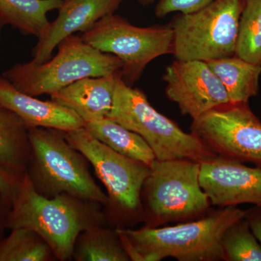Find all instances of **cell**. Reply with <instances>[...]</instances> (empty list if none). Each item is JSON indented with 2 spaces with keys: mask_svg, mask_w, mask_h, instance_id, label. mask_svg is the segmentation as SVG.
<instances>
[{
  "mask_svg": "<svg viewBox=\"0 0 261 261\" xmlns=\"http://www.w3.org/2000/svg\"><path fill=\"white\" fill-rule=\"evenodd\" d=\"M23 176L15 175L0 166V194L11 204L18 192Z\"/></svg>",
  "mask_w": 261,
  "mask_h": 261,
  "instance_id": "d4e9b609",
  "label": "cell"
},
{
  "mask_svg": "<svg viewBox=\"0 0 261 261\" xmlns=\"http://www.w3.org/2000/svg\"><path fill=\"white\" fill-rule=\"evenodd\" d=\"M162 80L166 97L177 105L181 115L192 120L231 102L221 81L206 62L175 59L166 67Z\"/></svg>",
  "mask_w": 261,
  "mask_h": 261,
  "instance_id": "8fae6325",
  "label": "cell"
},
{
  "mask_svg": "<svg viewBox=\"0 0 261 261\" xmlns=\"http://www.w3.org/2000/svg\"><path fill=\"white\" fill-rule=\"evenodd\" d=\"M29 138L36 181L46 192L104 205L109 202L91 176L84 156L68 143L64 135L53 128H32Z\"/></svg>",
  "mask_w": 261,
  "mask_h": 261,
  "instance_id": "52a82bcc",
  "label": "cell"
},
{
  "mask_svg": "<svg viewBox=\"0 0 261 261\" xmlns=\"http://www.w3.org/2000/svg\"><path fill=\"white\" fill-rule=\"evenodd\" d=\"M63 0H0V20L23 34L37 38L49 27L47 13L58 10Z\"/></svg>",
  "mask_w": 261,
  "mask_h": 261,
  "instance_id": "d6986e66",
  "label": "cell"
},
{
  "mask_svg": "<svg viewBox=\"0 0 261 261\" xmlns=\"http://www.w3.org/2000/svg\"><path fill=\"white\" fill-rule=\"evenodd\" d=\"M238 206L209 211L199 219L173 226L116 229L130 260H224L223 235L233 223L245 217Z\"/></svg>",
  "mask_w": 261,
  "mask_h": 261,
  "instance_id": "6da1fadb",
  "label": "cell"
},
{
  "mask_svg": "<svg viewBox=\"0 0 261 261\" xmlns=\"http://www.w3.org/2000/svg\"><path fill=\"white\" fill-rule=\"evenodd\" d=\"M245 218L248 221L252 233L261 245V207L254 206L246 211Z\"/></svg>",
  "mask_w": 261,
  "mask_h": 261,
  "instance_id": "484cf974",
  "label": "cell"
},
{
  "mask_svg": "<svg viewBox=\"0 0 261 261\" xmlns=\"http://www.w3.org/2000/svg\"><path fill=\"white\" fill-rule=\"evenodd\" d=\"M76 258L82 261L130 260L116 231L92 228L84 233L77 249Z\"/></svg>",
  "mask_w": 261,
  "mask_h": 261,
  "instance_id": "7402d4cb",
  "label": "cell"
},
{
  "mask_svg": "<svg viewBox=\"0 0 261 261\" xmlns=\"http://www.w3.org/2000/svg\"><path fill=\"white\" fill-rule=\"evenodd\" d=\"M81 37L96 49L118 57L123 63L120 76L132 87L149 63L173 53V31L169 24L135 27L115 13L98 20Z\"/></svg>",
  "mask_w": 261,
  "mask_h": 261,
  "instance_id": "ba28073f",
  "label": "cell"
},
{
  "mask_svg": "<svg viewBox=\"0 0 261 261\" xmlns=\"http://www.w3.org/2000/svg\"><path fill=\"white\" fill-rule=\"evenodd\" d=\"M200 171V163L192 160L152 163L142 190L152 219L149 227L192 221L211 210L210 200L201 187Z\"/></svg>",
  "mask_w": 261,
  "mask_h": 261,
  "instance_id": "5b68a950",
  "label": "cell"
},
{
  "mask_svg": "<svg viewBox=\"0 0 261 261\" xmlns=\"http://www.w3.org/2000/svg\"><path fill=\"white\" fill-rule=\"evenodd\" d=\"M214 0H158L154 15L164 18L172 13L190 14L205 8Z\"/></svg>",
  "mask_w": 261,
  "mask_h": 261,
  "instance_id": "cb8c5ba5",
  "label": "cell"
},
{
  "mask_svg": "<svg viewBox=\"0 0 261 261\" xmlns=\"http://www.w3.org/2000/svg\"><path fill=\"white\" fill-rule=\"evenodd\" d=\"M243 0H214L190 14L178 13L173 31L175 59L207 62L235 56Z\"/></svg>",
  "mask_w": 261,
  "mask_h": 261,
  "instance_id": "8992f818",
  "label": "cell"
},
{
  "mask_svg": "<svg viewBox=\"0 0 261 261\" xmlns=\"http://www.w3.org/2000/svg\"><path fill=\"white\" fill-rule=\"evenodd\" d=\"M7 204H11V202L0 194V231L3 228H8L7 224H8V216L10 211L8 212L5 211V205Z\"/></svg>",
  "mask_w": 261,
  "mask_h": 261,
  "instance_id": "4316f807",
  "label": "cell"
},
{
  "mask_svg": "<svg viewBox=\"0 0 261 261\" xmlns=\"http://www.w3.org/2000/svg\"><path fill=\"white\" fill-rule=\"evenodd\" d=\"M51 250L37 233L28 228L12 229L0 240V261L47 260Z\"/></svg>",
  "mask_w": 261,
  "mask_h": 261,
  "instance_id": "44dd1931",
  "label": "cell"
},
{
  "mask_svg": "<svg viewBox=\"0 0 261 261\" xmlns=\"http://www.w3.org/2000/svg\"><path fill=\"white\" fill-rule=\"evenodd\" d=\"M235 56L261 65V0H243Z\"/></svg>",
  "mask_w": 261,
  "mask_h": 261,
  "instance_id": "ffe728a7",
  "label": "cell"
},
{
  "mask_svg": "<svg viewBox=\"0 0 261 261\" xmlns=\"http://www.w3.org/2000/svg\"><path fill=\"white\" fill-rule=\"evenodd\" d=\"M108 118L140 135L158 161L188 159L201 163L216 155L195 135L159 112L142 91L121 80L120 73Z\"/></svg>",
  "mask_w": 261,
  "mask_h": 261,
  "instance_id": "277c9868",
  "label": "cell"
},
{
  "mask_svg": "<svg viewBox=\"0 0 261 261\" xmlns=\"http://www.w3.org/2000/svg\"><path fill=\"white\" fill-rule=\"evenodd\" d=\"M123 0H63L54 21L38 38L32 50V61H49L53 51L65 38L89 30L106 15L113 14Z\"/></svg>",
  "mask_w": 261,
  "mask_h": 261,
  "instance_id": "4fadbf2b",
  "label": "cell"
},
{
  "mask_svg": "<svg viewBox=\"0 0 261 261\" xmlns=\"http://www.w3.org/2000/svg\"><path fill=\"white\" fill-rule=\"evenodd\" d=\"M221 81L231 103H249L259 92L261 65L237 56L206 62Z\"/></svg>",
  "mask_w": 261,
  "mask_h": 261,
  "instance_id": "2e32d148",
  "label": "cell"
},
{
  "mask_svg": "<svg viewBox=\"0 0 261 261\" xmlns=\"http://www.w3.org/2000/svg\"><path fill=\"white\" fill-rule=\"evenodd\" d=\"M54 58L43 63H18L3 76L20 91L36 97L61 90L76 81L121 71L123 63L118 57L96 49L81 37L71 35L58 46Z\"/></svg>",
  "mask_w": 261,
  "mask_h": 261,
  "instance_id": "7a4b0ae2",
  "label": "cell"
},
{
  "mask_svg": "<svg viewBox=\"0 0 261 261\" xmlns=\"http://www.w3.org/2000/svg\"><path fill=\"white\" fill-rule=\"evenodd\" d=\"M200 183L211 205L261 207V167L215 155L200 163Z\"/></svg>",
  "mask_w": 261,
  "mask_h": 261,
  "instance_id": "7c38bea8",
  "label": "cell"
},
{
  "mask_svg": "<svg viewBox=\"0 0 261 261\" xmlns=\"http://www.w3.org/2000/svg\"><path fill=\"white\" fill-rule=\"evenodd\" d=\"M85 128L110 148L150 166L155 161L153 151L138 134L109 118L85 123Z\"/></svg>",
  "mask_w": 261,
  "mask_h": 261,
  "instance_id": "ac0fdd59",
  "label": "cell"
},
{
  "mask_svg": "<svg viewBox=\"0 0 261 261\" xmlns=\"http://www.w3.org/2000/svg\"><path fill=\"white\" fill-rule=\"evenodd\" d=\"M226 261H261V245L253 234L246 218L238 220L223 235Z\"/></svg>",
  "mask_w": 261,
  "mask_h": 261,
  "instance_id": "603a6c76",
  "label": "cell"
},
{
  "mask_svg": "<svg viewBox=\"0 0 261 261\" xmlns=\"http://www.w3.org/2000/svg\"><path fill=\"white\" fill-rule=\"evenodd\" d=\"M155 1L156 0H137L139 4L144 7L149 6V5L153 4Z\"/></svg>",
  "mask_w": 261,
  "mask_h": 261,
  "instance_id": "83f0119b",
  "label": "cell"
},
{
  "mask_svg": "<svg viewBox=\"0 0 261 261\" xmlns=\"http://www.w3.org/2000/svg\"><path fill=\"white\" fill-rule=\"evenodd\" d=\"M119 73L76 81L50 94L51 100L74 111L85 123L107 118Z\"/></svg>",
  "mask_w": 261,
  "mask_h": 261,
  "instance_id": "9a60e30c",
  "label": "cell"
},
{
  "mask_svg": "<svg viewBox=\"0 0 261 261\" xmlns=\"http://www.w3.org/2000/svg\"><path fill=\"white\" fill-rule=\"evenodd\" d=\"M191 133L213 153L261 167V121L249 103H227L192 120Z\"/></svg>",
  "mask_w": 261,
  "mask_h": 261,
  "instance_id": "9c48e42d",
  "label": "cell"
},
{
  "mask_svg": "<svg viewBox=\"0 0 261 261\" xmlns=\"http://www.w3.org/2000/svg\"><path fill=\"white\" fill-rule=\"evenodd\" d=\"M0 106L16 113L29 129L47 128L67 132L85 126L74 111L54 101H42L23 93L3 76H0Z\"/></svg>",
  "mask_w": 261,
  "mask_h": 261,
  "instance_id": "5bb4252c",
  "label": "cell"
},
{
  "mask_svg": "<svg viewBox=\"0 0 261 261\" xmlns=\"http://www.w3.org/2000/svg\"><path fill=\"white\" fill-rule=\"evenodd\" d=\"M3 25H5L4 24L2 23L1 20H0V37H1L2 29H3Z\"/></svg>",
  "mask_w": 261,
  "mask_h": 261,
  "instance_id": "f1b7e54d",
  "label": "cell"
},
{
  "mask_svg": "<svg viewBox=\"0 0 261 261\" xmlns=\"http://www.w3.org/2000/svg\"><path fill=\"white\" fill-rule=\"evenodd\" d=\"M72 197L62 194L47 198L39 193L25 173L12 201L7 226L11 230H32L47 244L58 259L70 260L80 233L89 229L86 213Z\"/></svg>",
  "mask_w": 261,
  "mask_h": 261,
  "instance_id": "3957f363",
  "label": "cell"
},
{
  "mask_svg": "<svg viewBox=\"0 0 261 261\" xmlns=\"http://www.w3.org/2000/svg\"><path fill=\"white\" fill-rule=\"evenodd\" d=\"M65 140L93 166L111 199L123 210L135 211L150 166L118 153L85 128L63 132Z\"/></svg>",
  "mask_w": 261,
  "mask_h": 261,
  "instance_id": "30bf717a",
  "label": "cell"
},
{
  "mask_svg": "<svg viewBox=\"0 0 261 261\" xmlns=\"http://www.w3.org/2000/svg\"><path fill=\"white\" fill-rule=\"evenodd\" d=\"M31 152L28 127L16 113L0 106V166L23 176Z\"/></svg>",
  "mask_w": 261,
  "mask_h": 261,
  "instance_id": "e0dca14e",
  "label": "cell"
}]
</instances>
